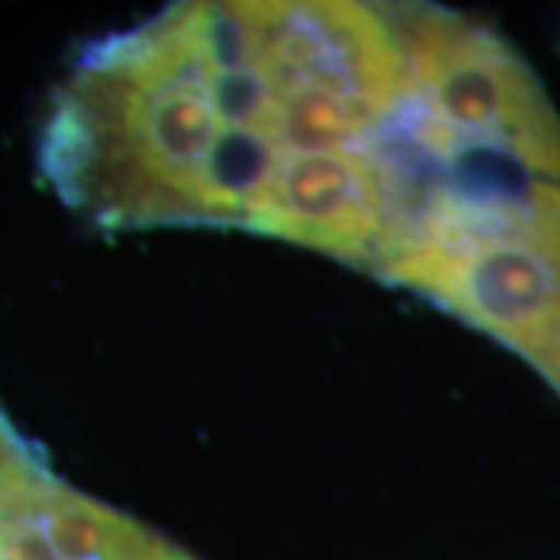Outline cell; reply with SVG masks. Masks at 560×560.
Instances as JSON below:
<instances>
[{"label":"cell","instance_id":"6","mask_svg":"<svg viewBox=\"0 0 560 560\" xmlns=\"http://www.w3.org/2000/svg\"><path fill=\"white\" fill-rule=\"evenodd\" d=\"M3 480H7V477H3Z\"/></svg>","mask_w":560,"mask_h":560},{"label":"cell","instance_id":"2","mask_svg":"<svg viewBox=\"0 0 560 560\" xmlns=\"http://www.w3.org/2000/svg\"><path fill=\"white\" fill-rule=\"evenodd\" d=\"M374 278L508 346L560 399V180L477 165L436 184Z\"/></svg>","mask_w":560,"mask_h":560},{"label":"cell","instance_id":"3","mask_svg":"<svg viewBox=\"0 0 560 560\" xmlns=\"http://www.w3.org/2000/svg\"><path fill=\"white\" fill-rule=\"evenodd\" d=\"M408 60V101L470 156L560 180V113L521 54L455 10L386 3Z\"/></svg>","mask_w":560,"mask_h":560},{"label":"cell","instance_id":"5","mask_svg":"<svg viewBox=\"0 0 560 560\" xmlns=\"http://www.w3.org/2000/svg\"><path fill=\"white\" fill-rule=\"evenodd\" d=\"M38 460H44V455L0 411V477L20 474L25 467L38 464Z\"/></svg>","mask_w":560,"mask_h":560},{"label":"cell","instance_id":"4","mask_svg":"<svg viewBox=\"0 0 560 560\" xmlns=\"http://www.w3.org/2000/svg\"><path fill=\"white\" fill-rule=\"evenodd\" d=\"M0 560H197L153 526L62 482L47 460L0 480Z\"/></svg>","mask_w":560,"mask_h":560},{"label":"cell","instance_id":"1","mask_svg":"<svg viewBox=\"0 0 560 560\" xmlns=\"http://www.w3.org/2000/svg\"><path fill=\"white\" fill-rule=\"evenodd\" d=\"M405 97L386 3H175L81 47L47 101L38 168L103 231L265 237L308 165L389 150Z\"/></svg>","mask_w":560,"mask_h":560}]
</instances>
